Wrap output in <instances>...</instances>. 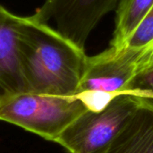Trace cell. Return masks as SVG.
<instances>
[{
  "label": "cell",
  "instance_id": "ba28073f",
  "mask_svg": "<svg viewBox=\"0 0 153 153\" xmlns=\"http://www.w3.org/2000/svg\"><path fill=\"white\" fill-rule=\"evenodd\" d=\"M153 5V0H119L109 46L121 47Z\"/></svg>",
  "mask_w": 153,
  "mask_h": 153
},
{
  "label": "cell",
  "instance_id": "52a82bcc",
  "mask_svg": "<svg viewBox=\"0 0 153 153\" xmlns=\"http://www.w3.org/2000/svg\"><path fill=\"white\" fill-rule=\"evenodd\" d=\"M106 153H153V109L140 106Z\"/></svg>",
  "mask_w": 153,
  "mask_h": 153
},
{
  "label": "cell",
  "instance_id": "9c48e42d",
  "mask_svg": "<svg viewBox=\"0 0 153 153\" xmlns=\"http://www.w3.org/2000/svg\"><path fill=\"white\" fill-rule=\"evenodd\" d=\"M121 47L153 50V5Z\"/></svg>",
  "mask_w": 153,
  "mask_h": 153
},
{
  "label": "cell",
  "instance_id": "8992f818",
  "mask_svg": "<svg viewBox=\"0 0 153 153\" xmlns=\"http://www.w3.org/2000/svg\"><path fill=\"white\" fill-rule=\"evenodd\" d=\"M24 18L0 4V97L24 91L21 66V39Z\"/></svg>",
  "mask_w": 153,
  "mask_h": 153
},
{
  "label": "cell",
  "instance_id": "3957f363",
  "mask_svg": "<svg viewBox=\"0 0 153 153\" xmlns=\"http://www.w3.org/2000/svg\"><path fill=\"white\" fill-rule=\"evenodd\" d=\"M87 109L77 96L18 91L0 97L1 121L52 142Z\"/></svg>",
  "mask_w": 153,
  "mask_h": 153
},
{
  "label": "cell",
  "instance_id": "7a4b0ae2",
  "mask_svg": "<svg viewBox=\"0 0 153 153\" xmlns=\"http://www.w3.org/2000/svg\"><path fill=\"white\" fill-rule=\"evenodd\" d=\"M153 62V50L111 47L88 56L77 96L89 109L100 110L115 96L126 93L134 78Z\"/></svg>",
  "mask_w": 153,
  "mask_h": 153
},
{
  "label": "cell",
  "instance_id": "30bf717a",
  "mask_svg": "<svg viewBox=\"0 0 153 153\" xmlns=\"http://www.w3.org/2000/svg\"><path fill=\"white\" fill-rule=\"evenodd\" d=\"M126 93L135 96L142 106L153 109V62L134 78Z\"/></svg>",
  "mask_w": 153,
  "mask_h": 153
},
{
  "label": "cell",
  "instance_id": "5b68a950",
  "mask_svg": "<svg viewBox=\"0 0 153 153\" xmlns=\"http://www.w3.org/2000/svg\"><path fill=\"white\" fill-rule=\"evenodd\" d=\"M119 0H45L31 20L50 24L60 34L84 49L90 34L99 22L117 8Z\"/></svg>",
  "mask_w": 153,
  "mask_h": 153
},
{
  "label": "cell",
  "instance_id": "6da1fadb",
  "mask_svg": "<svg viewBox=\"0 0 153 153\" xmlns=\"http://www.w3.org/2000/svg\"><path fill=\"white\" fill-rule=\"evenodd\" d=\"M87 56L52 26L25 16L21 39L24 91L75 96Z\"/></svg>",
  "mask_w": 153,
  "mask_h": 153
},
{
  "label": "cell",
  "instance_id": "277c9868",
  "mask_svg": "<svg viewBox=\"0 0 153 153\" xmlns=\"http://www.w3.org/2000/svg\"><path fill=\"white\" fill-rule=\"evenodd\" d=\"M140 106L135 96L118 94L101 109L84 111L55 143L70 153H106Z\"/></svg>",
  "mask_w": 153,
  "mask_h": 153
}]
</instances>
